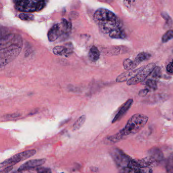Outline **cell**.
<instances>
[{
  "label": "cell",
  "mask_w": 173,
  "mask_h": 173,
  "mask_svg": "<svg viewBox=\"0 0 173 173\" xmlns=\"http://www.w3.org/2000/svg\"><path fill=\"white\" fill-rule=\"evenodd\" d=\"M22 46V38L19 35L10 34L2 38L0 48L1 68L14 60L19 55Z\"/></svg>",
  "instance_id": "obj_1"
},
{
  "label": "cell",
  "mask_w": 173,
  "mask_h": 173,
  "mask_svg": "<svg viewBox=\"0 0 173 173\" xmlns=\"http://www.w3.org/2000/svg\"><path fill=\"white\" fill-rule=\"evenodd\" d=\"M148 120V117L145 115L136 114L132 116L127 124L118 133L121 138L128 135L135 134L139 132Z\"/></svg>",
  "instance_id": "obj_2"
},
{
  "label": "cell",
  "mask_w": 173,
  "mask_h": 173,
  "mask_svg": "<svg viewBox=\"0 0 173 173\" xmlns=\"http://www.w3.org/2000/svg\"><path fill=\"white\" fill-rule=\"evenodd\" d=\"M46 4L45 1H17L15 2V8L23 12H34L43 9Z\"/></svg>",
  "instance_id": "obj_3"
},
{
  "label": "cell",
  "mask_w": 173,
  "mask_h": 173,
  "mask_svg": "<svg viewBox=\"0 0 173 173\" xmlns=\"http://www.w3.org/2000/svg\"><path fill=\"white\" fill-rule=\"evenodd\" d=\"M36 153V150L32 149L24 151L15 154L13 156L7 159L0 164V168H2L4 167H13L15 164L26 160L32 157Z\"/></svg>",
  "instance_id": "obj_4"
},
{
  "label": "cell",
  "mask_w": 173,
  "mask_h": 173,
  "mask_svg": "<svg viewBox=\"0 0 173 173\" xmlns=\"http://www.w3.org/2000/svg\"><path fill=\"white\" fill-rule=\"evenodd\" d=\"M110 154L118 167L121 168L129 167L132 159L119 148H113L110 151Z\"/></svg>",
  "instance_id": "obj_5"
},
{
  "label": "cell",
  "mask_w": 173,
  "mask_h": 173,
  "mask_svg": "<svg viewBox=\"0 0 173 173\" xmlns=\"http://www.w3.org/2000/svg\"><path fill=\"white\" fill-rule=\"evenodd\" d=\"M94 19L97 24L99 22L119 21L114 13L104 8H100L95 11L94 15Z\"/></svg>",
  "instance_id": "obj_6"
},
{
  "label": "cell",
  "mask_w": 173,
  "mask_h": 173,
  "mask_svg": "<svg viewBox=\"0 0 173 173\" xmlns=\"http://www.w3.org/2000/svg\"><path fill=\"white\" fill-rule=\"evenodd\" d=\"M155 67V65L153 63L148 64L145 67H144L143 69L136 76L127 81V85H135L144 81L151 74Z\"/></svg>",
  "instance_id": "obj_7"
},
{
  "label": "cell",
  "mask_w": 173,
  "mask_h": 173,
  "mask_svg": "<svg viewBox=\"0 0 173 173\" xmlns=\"http://www.w3.org/2000/svg\"><path fill=\"white\" fill-rule=\"evenodd\" d=\"M154 159L150 156L145 157L141 159H133L130 161L129 167L134 168H146L154 167L158 164Z\"/></svg>",
  "instance_id": "obj_8"
},
{
  "label": "cell",
  "mask_w": 173,
  "mask_h": 173,
  "mask_svg": "<svg viewBox=\"0 0 173 173\" xmlns=\"http://www.w3.org/2000/svg\"><path fill=\"white\" fill-rule=\"evenodd\" d=\"M63 34H65V32L62 23L56 24L53 25L48 32V38L49 41L53 42Z\"/></svg>",
  "instance_id": "obj_9"
},
{
  "label": "cell",
  "mask_w": 173,
  "mask_h": 173,
  "mask_svg": "<svg viewBox=\"0 0 173 173\" xmlns=\"http://www.w3.org/2000/svg\"><path fill=\"white\" fill-rule=\"evenodd\" d=\"M46 159H36L29 160L19 167L18 171H25L27 170H32L41 166L46 162Z\"/></svg>",
  "instance_id": "obj_10"
},
{
  "label": "cell",
  "mask_w": 173,
  "mask_h": 173,
  "mask_svg": "<svg viewBox=\"0 0 173 173\" xmlns=\"http://www.w3.org/2000/svg\"><path fill=\"white\" fill-rule=\"evenodd\" d=\"M98 24L99 27V29L104 34H109L111 31H112L115 29L121 27L120 21L99 22Z\"/></svg>",
  "instance_id": "obj_11"
},
{
  "label": "cell",
  "mask_w": 173,
  "mask_h": 173,
  "mask_svg": "<svg viewBox=\"0 0 173 173\" xmlns=\"http://www.w3.org/2000/svg\"><path fill=\"white\" fill-rule=\"evenodd\" d=\"M144 67H142L140 68L135 69V70H129L128 71L121 74L120 75L116 78V81L117 82H123L125 81H129L133 78L143 69Z\"/></svg>",
  "instance_id": "obj_12"
},
{
  "label": "cell",
  "mask_w": 173,
  "mask_h": 173,
  "mask_svg": "<svg viewBox=\"0 0 173 173\" xmlns=\"http://www.w3.org/2000/svg\"><path fill=\"white\" fill-rule=\"evenodd\" d=\"M133 103V99L130 98V99L128 100L121 107L119 111L118 112L114 118H113L112 123H114L115 122H116V121H117L119 120L120 119H121L122 117L126 114L127 111L130 109V107L132 106Z\"/></svg>",
  "instance_id": "obj_13"
},
{
  "label": "cell",
  "mask_w": 173,
  "mask_h": 173,
  "mask_svg": "<svg viewBox=\"0 0 173 173\" xmlns=\"http://www.w3.org/2000/svg\"><path fill=\"white\" fill-rule=\"evenodd\" d=\"M149 156L152 157L157 162H160L164 159V154L159 148H153L148 151Z\"/></svg>",
  "instance_id": "obj_14"
},
{
  "label": "cell",
  "mask_w": 173,
  "mask_h": 173,
  "mask_svg": "<svg viewBox=\"0 0 173 173\" xmlns=\"http://www.w3.org/2000/svg\"><path fill=\"white\" fill-rule=\"evenodd\" d=\"M109 36L111 38L113 39H123L126 38L127 35L126 33L124 32L121 27H119L117 29H115L114 30L111 31L109 34Z\"/></svg>",
  "instance_id": "obj_15"
},
{
  "label": "cell",
  "mask_w": 173,
  "mask_h": 173,
  "mask_svg": "<svg viewBox=\"0 0 173 173\" xmlns=\"http://www.w3.org/2000/svg\"><path fill=\"white\" fill-rule=\"evenodd\" d=\"M100 57V52L95 46H92L89 50L88 57L91 61L95 62Z\"/></svg>",
  "instance_id": "obj_16"
},
{
  "label": "cell",
  "mask_w": 173,
  "mask_h": 173,
  "mask_svg": "<svg viewBox=\"0 0 173 173\" xmlns=\"http://www.w3.org/2000/svg\"><path fill=\"white\" fill-rule=\"evenodd\" d=\"M150 57H151V55L149 53H141L138 54V56H137V57L135 59L134 61L138 66L139 64H140L144 61L148 60Z\"/></svg>",
  "instance_id": "obj_17"
},
{
  "label": "cell",
  "mask_w": 173,
  "mask_h": 173,
  "mask_svg": "<svg viewBox=\"0 0 173 173\" xmlns=\"http://www.w3.org/2000/svg\"><path fill=\"white\" fill-rule=\"evenodd\" d=\"M53 53L56 56H66L67 54V49L65 45L56 46L53 48Z\"/></svg>",
  "instance_id": "obj_18"
},
{
  "label": "cell",
  "mask_w": 173,
  "mask_h": 173,
  "mask_svg": "<svg viewBox=\"0 0 173 173\" xmlns=\"http://www.w3.org/2000/svg\"><path fill=\"white\" fill-rule=\"evenodd\" d=\"M86 120V116L85 115H83L81 117H80L74 123V124L73 126V130L74 132L76 131L79 130L83 125L84 123V122Z\"/></svg>",
  "instance_id": "obj_19"
},
{
  "label": "cell",
  "mask_w": 173,
  "mask_h": 173,
  "mask_svg": "<svg viewBox=\"0 0 173 173\" xmlns=\"http://www.w3.org/2000/svg\"><path fill=\"white\" fill-rule=\"evenodd\" d=\"M123 66L124 68L127 70H132L137 67V65L134 60H130V59H124L123 62Z\"/></svg>",
  "instance_id": "obj_20"
},
{
  "label": "cell",
  "mask_w": 173,
  "mask_h": 173,
  "mask_svg": "<svg viewBox=\"0 0 173 173\" xmlns=\"http://www.w3.org/2000/svg\"><path fill=\"white\" fill-rule=\"evenodd\" d=\"M145 85L147 89L149 91H155L157 89V82L155 80L152 79H148L145 82Z\"/></svg>",
  "instance_id": "obj_21"
},
{
  "label": "cell",
  "mask_w": 173,
  "mask_h": 173,
  "mask_svg": "<svg viewBox=\"0 0 173 173\" xmlns=\"http://www.w3.org/2000/svg\"><path fill=\"white\" fill-rule=\"evenodd\" d=\"M167 173H173V153L169 156L166 162Z\"/></svg>",
  "instance_id": "obj_22"
},
{
  "label": "cell",
  "mask_w": 173,
  "mask_h": 173,
  "mask_svg": "<svg viewBox=\"0 0 173 173\" xmlns=\"http://www.w3.org/2000/svg\"><path fill=\"white\" fill-rule=\"evenodd\" d=\"M173 38V30H170L166 32L162 37V41L164 43H165L171 40Z\"/></svg>",
  "instance_id": "obj_23"
},
{
  "label": "cell",
  "mask_w": 173,
  "mask_h": 173,
  "mask_svg": "<svg viewBox=\"0 0 173 173\" xmlns=\"http://www.w3.org/2000/svg\"><path fill=\"white\" fill-rule=\"evenodd\" d=\"M161 15H162V18H164V19H165V21H166L165 27H171L172 24H173V21H172L171 18H170V16L165 12H162Z\"/></svg>",
  "instance_id": "obj_24"
},
{
  "label": "cell",
  "mask_w": 173,
  "mask_h": 173,
  "mask_svg": "<svg viewBox=\"0 0 173 173\" xmlns=\"http://www.w3.org/2000/svg\"><path fill=\"white\" fill-rule=\"evenodd\" d=\"M19 18L22 21H32L34 19V16L31 14L23 13L19 15Z\"/></svg>",
  "instance_id": "obj_25"
},
{
  "label": "cell",
  "mask_w": 173,
  "mask_h": 173,
  "mask_svg": "<svg viewBox=\"0 0 173 173\" xmlns=\"http://www.w3.org/2000/svg\"><path fill=\"white\" fill-rule=\"evenodd\" d=\"M149 76L152 77V78H154V79L160 78V77H161V70H160V68L159 67H155Z\"/></svg>",
  "instance_id": "obj_26"
},
{
  "label": "cell",
  "mask_w": 173,
  "mask_h": 173,
  "mask_svg": "<svg viewBox=\"0 0 173 173\" xmlns=\"http://www.w3.org/2000/svg\"><path fill=\"white\" fill-rule=\"evenodd\" d=\"M67 49V54L66 57H68L73 53V46L72 44L71 43H67L65 45Z\"/></svg>",
  "instance_id": "obj_27"
},
{
  "label": "cell",
  "mask_w": 173,
  "mask_h": 173,
  "mask_svg": "<svg viewBox=\"0 0 173 173\" xmlns=\"http://www.w3.org/2000/svg\"><path fill=\"white\" fill-rule=\"evenodd\" d=\"M136 169L137 168L127 167V168H121L118 173H135Z\"/></svg>",
  "instance_id": "obj_28"
},
{
  "label": "cell",
  "mask_w": 173,
  "mask_h": 173,
  "mask_svg": "<svg viewBox=\"0 0 173 173\" xmlns=\"http://www.w3.org/2000/svg\"><path fill=\"white\" fill-rule=\"evenodd\" d=\"M135 173H153L152 170L149 168H137Z\"/></svg>",
  "instance_id": "obj_29"
},
{
  "label": "cell",
  "mask_w": 173,
  "mask_h": 173,
  "mask_svg": "<svg viewBox=\"0 0 173 173\" xmlns=\"http://www.w3.org/2000/svg\"><path fill=\"white\" fill-rule=\"evenodd\" d=\"M37 171V173H52L51 169L47 168H39Z\"/></svg>",
  "instance_id": "obj_30"
},
{
  "label": "cell",
  "mask_w": 173,
  "mask_h": 173,
  "mask_svg": "<svg viewBox=\"0 0 173 173\" xmlns=\"http://www.w3.org/2000/svg\"><path fill=\"white\" fill-rule=\"evenodd\" d=\"M167 71L168 73L173 74V60L167 66Z\"/></svg>",
  "instance_id": "obj_31"
},
{
  "label": "cell",
  "mask_w": 173,
  "mask_h": 173,
  "mask_svg": "<svg viewBox=\"0 0 173 173\" xmlns=\"http://www.w3.org/2000/svg\"><path fill=\"white\" fill-rule=\"evenodd\" d=\"M149 90L148 89H143L141 91H140L139 92V95L140 96H141V97H144V96H145V95H147L148 92L149 91Z\"/></svg>",
  "instance_id": "obj_32"
},
{
  "label": "cell",
  "mask_w": 173,
  "mask_h": 173,
  "mask_svg": "<svg viewBox=\"0 0 173 173\" xmlns=\"http://www.w3.org/2000/svg\"><path fill=\"white\" fill-rule=\"evenodd\" d=\"M12 168H13V167H7L4 170H1L0 173H8L10 171H11V170H12Z\"/></svg>",
  "instance_id": "obj_33"
},
{
  "label": "cell",
  "mask_w": 173,
  "mask_h": 173,
  "mask_svg": "<svg viewBox=\"0 0 173 173\" xmlns=\"http://www.w3.org/2000/svg\"><path fill=\"white\" fill-rule=\"evenodd\" d=\"M13 173H21V172H19V171H14V172H13Z\"/></svg>",
  "instance_id": "obj_34"
},
{
  "label": "cell",
  "mask_w": 173,
  "mask_h": 173,
  "mask_svg": "<svg viewBox=\"0 0 173 173\" xmlns=\"http://www.w3.org/2000/svg\"></svg>",
  "instance_id": "obj_35"
}]
</instances>
